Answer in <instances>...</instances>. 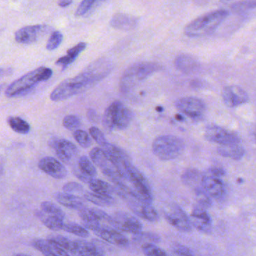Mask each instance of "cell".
<instances>
[{
	"instance_id": "44dd1931",
	"label": "cell",
	"mask_w": 256,
	"mask_h": 256,
	"mask_svg": "<svg viewBox=\"0 0 256 256\" xmlns=\"http://www.w3.org/2000/svg\"><path fill=\"white\" fill-rule=\"evenodd\" d=\"M222 97L224 102L230 108H236L246 103L249 100L248 93L239 86H231L222 90Z\"/></svg>"
},
{
	"instance_id": "836d02e7",
	"label": "cell",
	"mask_w": 256,
	"mask_h": 256,
	"mask_svg": "<svg viewBox=\"0 0 256 256\" xmlns=\"http://www.w3.org/2000/svg\"><path fill=\"white\" fill-rule=\"evenodd\" d=\"M62 230L67 232L72 233L78 237L82 238H86L90 236V232L87 228L79 224H74V222L64 224L62 227Z\"/></svg>"
},
{
	"instance_id": "5b68a950",
	"label": "cell",
	"mask_w": 256,
	"mask_h": 256,
	"mask_svg": "<svg viewBox=\"0 0 256 256\" xmlns=\"http://www.w3.org/2000/svg\"><path fill=\"white\" fill-rule=\"evenodd\" d=\"M160 69V66L154 62H138L132 64L126 69L122 76L120 90L124 93L128 92L137 82L144 80Z\"/></svg>"
},
{
	"instance_id": "277c9868",
	"label": "cell",
	"mask_w": 256,
	"mask_h": 256,
	"mask_svg": "<svg viewBox=\"0 0 256 256\" xmlns=\"http://www.w3.org/2000/svg\"><path fill=\"white\" fill-rule=\"evenodd\" d=\"M52 75V70L50 68H38L12 82L6 90V96L13 98L24 94L39 82L48 80Z\"/></svg>"
},
{
	"instance_id": "9a60e30c",
	"label": "cell",
	"mask_w": 256,
	"mask_h": 256,
	"mask_svg": "<svg viewBox=\"0 0 256 256\" xmlns=\"http://www.w3.org/2000/svg\"><path fill=\"white\" fill-rule=\"evenodd\" d=\"M204 137L208 141L216 143L219 146L236 144L240 141L238 136L236 134L216 126H210L206 128Z\"/></svg>"
},
{
	"instance_id": "f6af8a7d",
	"label": "cell",
	"mask_w": 256,
	"mask_h": 256,
	"mask_svg": "<svg viewBox=\"0 0 256 256\" xmlns=\"http://www.w3.org/2000/svg\"><path fill=\"white\" fill-rule=\"evenodd\" d=\"M90 134L91 136L92 137L93 140L100 146L104 147L106 146L108 143V140L105 137L104 132L97 127H92L90 129Z\"/></svg>"
},
{
	"instance_id": "f1b7e54d",
	"label": "cell",
	"mask_w": 256,
	"mask_h": 256,
	"mask_svg": "<svg viewBox=\"0 0 256 256\" xmlns=\"http://www.w3.org/2000/svg\"><path fill=\"white\" fill-rule=\"evenodd\" d=\"M174 66L180 72L184 74H190L196 69L197 62L190 56L182 54L176 58Z\"/></svg>"
},
{
	"instance_id": "d590c367",
	"label": "cell",
	"mask_w": 256,
	"mask_h": 256,
	"mask_svg": "<svg viewBox=\"0 0 256 256\" xmlns=\"http://www.w3.org/2000/svg\"><path fill=\"white\" fill-rule=\"evenodd\" d=\"M195 194L196 197L197 202H198V206L204 208H208L212 206V200L208 194L204 190L202 186H197L195 188Z\"/></svg>"
},
{
	"instance_id": "74e56055",
	"label": "cell",
	"mask_w": 256,
	"mask_h": 256,
	"mask_svg": "<svg viewBox=\"0 0 256 256\" xmlns=\"http://www.w3.org/2000/svg\"><path fill=\"white\" fill-rule=\"evenodd\" d=\"M74 137L81 147L84 148H88L91 146V137L85 130L78 129L74 131Z\"/></svg>"
},
{
	"instance_id": "d6986e66",
	"label": "cell",
	"mask_w": 256,
	"mask_h": 256,
	"mask_svg": "<svg viewBox=\"0 0 256 256\" xmlns=\"http://www.w3.org/2000/svg\"><path fill=\"white\" fill-rule=\"evenodd\" d=\"M42 171L56 179H63L67 176L68 171L62 162L52 156L42 158L38 162Z\"/></svg>"
},
{
	"instance_id": "7bdbcfd3",
	"label": "cell",
	"mask_w": 256,
	"mask_h": 256,
	"mask_svg": "<svg viewBox=\"0 0 256 256\" xmlns=\"http://www.w3.org/2000/svg\"><path fill=\"white\" fill-rule=\"evenodd\" d=\"M63 36L60 32L55 31L51 34L48 44H46V49L48 50H54L58 48L62 42Z\"/></svg>"
},
{
	"instance_id": "d6a6232c",
	"label": "cell",
	"mask_w": 256,
	"mask_h": 256,
	"mask_svg": "<svg viewBox=\"0 0 256 256\" xmlns=\"http://www.w3.org/2000/svg\"><path fill=\"white\" fill-rule=\"evenodd\" d=\"M8 122L10 128L18 134H27L30 131V124L20 117H10Z\"/></svg>"
},
{
	"instance_id": "ba28073f",
	"label": "cell",
	"mask_w": 256,
	"mask_h": 256,
	"mask_svg": "<svg viewBox=\"0 0 256 256\" xmlns=\"http://www.w3.org/2000/svg\"><path fill=\"white\" fill-rule=\"evenodd\" d=\"M201 185L210 198L220 200L225 194V185L222 173L218 168H212L202 176Z\"/></svg>"
},
{
	"instance_id": "ac0fdd59",
	"label": "cell",
	"mask_w": 256,
	"mask_h": 256,
	"mask_svg": "<svg viewBox=\"0 0 256 256\" xmlns=\"http://www.w3.org/2000/svg\"><path fill=\"white\" fill-rule=\"evenodd\" d=\"M126 202L130 209L142 219L150 222H156L159 220L158 212L152 204L142 202L135 198H130Z\"/></svg>"
},
{
	"instance_id": "4fadbf2b",
	"label": "cell",
	"mask_w": 256,
	"mask_h": 256,
	"mask_svg": "<svg viewBox=\"0 0 256 256\" xmlns=\"http://www.w3.org/2000/svg\"><path fill=\"white\" fill-rule=\"evenodd\" d=\"M114 228L122 232L136 234L142 230V224L136 216L126 212H116L112 216Z\"/></svg>"
},
{
	"instance_id": "816d5d0a",
	"label": "cell",
	"mask_w": 256,
	"mask_h": 256,
	"mask_svg": "<svg viewBox=\"0 0 256 256\" xmlns=\"http://www.w3.org/2000/svg\"><path fill=\"white\" fill-rule=\"evenodd\" d=\"M220 1L222 2V3H228L232 2L233 0H220Z\"/></svg>"
},
{
	"instance_id": "7c38bea8",
	"label": "cell",
	"mask_w": 256,
	"mask_h": 256,
	"mask_svg": "<svg viewBox=\"0 0 256 256\" xmlns=\"http://www.w3.org/2000/svg\"><path fill=\"white\" fill-rule=\"evenodd\" d=\"M112 64L108 58H102L88 64L82 73L92 82L94 85L104 79L110 74Z\"/></svg>"
},
{
	"instance_id": "603a6c76",
	"label": "cell",
	"mask_w": 256,
	"mask_h": 256,
	"mask_svg": "<svg viewBox=\"0 0 256 256\" xmlns=\"http://www.w3.org/2000/svg\"><path fill=\"white\" fill-rule=\"evenodd\" d=\"M138 24V18L124 13L116 14L112 16L110 20L111 26L122 31H130V30H135Z\"/></svg>"
},
{
	"instance_id": "f5cc1de1",
	"label": "cell",
	"mask_w": 256,
	"mask_h": 256,
	"mask_svg": "<svg viewBox=\"0 0 256 256\" xmlns=\"http://www.w3.org/2000/svg\"><path fill=\"white\" fill-rule=\"evenodd\" d=\"M162 110H164V108H160V106L156 108V111H158V112H162Z\"/></svg>"
},
{
	"instance_id": "9c48e42d",
	"label": "cell",
	"mask_w": 256,
	"mask_h": 256,
	"mask_svg": "<svg viewBox=\"0 0 256 256\" xmlns=\"http://www.w3.org/2000/svg\"><path fill=\"white\" fill-rule=\"evenodd\" d=\"M174 106L184 115L194 121H200L204 116L206 104L201 99L195 97H184L174 102Z\"/></svg>"
},
{
	"instance_id": "e0dca14e",
	"label": "cell",
	"mask_w": 256,
	"mask_h": 256,
	"mask_svg": "<svg viewBox=\"0 0 256 256\" xmlns=\"http://www.w3.org/2000/svg\"><path fill=\"white\" fill-rule=\"evenodd\" d=\"M92 231L94 232L96 236L111 244L120 248H126L129 244L127 238L112 227L98 226L93 228Z\"/></svg>"
},
{
	"instance_id": "52a82bcc",
	"label": "cell",
	"mask_w": 256,
	"mask_h": 256,
	"mask_svg": "<svg viewBox=\"0 0 256 256\" xmlns=\"http://www.w3.org/2000/svg\"><path fill=\"white\" fill-rule=\"evenodd\" d=\"M86 90H88V88L85 82L79 75H76L74 78L62 81L60 85L57 86L51 92L50 99L52 102H61Z\"/></svg>"
},
{
	"instance_id": "f35d334b",
	"label": "cell",
	"mask_w": 256,
	"mask_h": 256,
	"mask_svg": "<svg viewBox=\"0 0 256 256\" xmlns=\"http://www.w3.org/2000/svg\"><path fill=\"white\" fill-rule=\"evenodd\" d=\"M232 10L234 12H244L256 8V0H240L232 6Z\"/></svg>"
},
{
	"instance_id": "c3c4849f",
	"label": "cell",
	"mask_w": 256,
	"mask_h": 256,
	"mask_svg": "<svg viewBox=\"0 0 256 256\" xmlns=\"http://www.w3.org/2000/svg\"><path fill=\"white\" fill-rule=\"evenodd\" d=\"M73 1L74 0H60V1H58V4L60 7L64 8L70 6V4L73 2Z\"/></svg>"
},
{
	"instance_id": "83f0119b",
	"label": "cell",
	"mask_w": 256,
	"mask_h": 256,
	"mask_svg": "<svg viewBox=\"0 0 256 256\" xmlns=\"http://www.w3.org/2000/svg\"><path fill=\"white\" fill-rule=\"evenodd\" d=\"M84 197L86 200L100 207H110L116 204V200L112 196L102 195L94 192L85 191Z\"/></svg>"
},
{
	"instance_id": "bcb514c9",
	"label": "cell",
	"mask_w": 256,
	"mask_h": 256,
	"mask_svg": "<svg viewBox=\"0 0 256 256\" xmlns=\"http://www.w3.org/2000/svg\"><path fill=\"white\" fill-rule=\"evenodd\" d=\"M63 192L66 194H72V195H76V194H84V186L80 184L76 183V182H68L63 186Z\"/></svg>"
},
{
	"instance_id": "7402d4cb",
	"label": "cell",
	"mask_w": 256,
	"mask_h": 256,
	"mask_svg": "<svg viewBox=\"0 0 256 256\" xmlns=\"http://www.w3.org/2000/svg\"><path fill=\"white\" fill-rule=\"evenodd\" d=\"M32 245L44 256H70L67 251L48 239H36Z\"/></svg>"
},
{
	"instance_id": "11a10c76",
	"label": "cell",
	"mask_w": 256,
	"mask_h": 256,
	"mask_svg": "<svg viewBox=\"0 0 256 256\" xmlns=\"http://www.w3.org/2000/svg\"><path fill=\"white\" fill-rule=\"evenodd\" d=\"M3 88H4V84H2V85H0V92H1L2 90H3Z\"/></svg>"
},
{
	"instance_id": "7a4b0ae2",
	"label": "cell",
	"mask_w": 256,
	"mask_h": 256,
	"mask_svg": "<svg viewBox=\"0 0 256 256\" xmlns=\"http://www.w3.org/2000/svg\"><path fill=\"white\" fill-rule=\"evenodd\" d=\"M184 149V141L172 134L159 136L152 144L154 154L162 161L176 159L182 154Z\"/></svg>"
},
{
	"instance_id": "f546056e",
	"label": "cell",
	"mask_w": 256,
	"mask_h": 256,
	"mask_svg": "<svg viewBox=\"0 0 256 256\" xmlns=\"http://www.w3.org/2000/svg\"><path fill=\"white\" fill-rule=\"evenodd\" d=\"M88 188L91 190L92 192L96 194H102L105 196H112L116 194L114 186L108 184L104 180L100 179L94 178L92 179L88 184Z\"/></svg>"
},
{
	"instance_id": "5bb4252c",
	"label": "cell",
	"mask_w": 256,
	"mask_h": 256,
	"mask_svg": "<svg viewBox=\"0 0 256 256\" xmlns=\"http://www.w3.org/2000/svg\"><path fill=\"white\" fill-rule=\"evenodd\" d=\"M164 216L167 222L178 231L190 232L192 230V224L189 216L177 204L172 206L170 210L166 212Z\"/></svg>"
},
{
	"instance_id": "ab89813d",
	"label": "cell",
	"mask_w": 256,
	"mask_h": 256,
	"mask_svg": "<svg viewBox=\"0 0 256 256\" xmlns=\"http://www.w3.org/2000/svg\"><path fill=\"white\" fill-rule=\"evenodd\" d=\"M142 251L146 256H168V254L154 244H144Z\"/></svg>"
},
{
	"instance_id": "4dcf8cb0",
	"label": "cell",
	"mask_w": 256,
	"mask_h": 256,
	"mask_svg": "<svg viewBox=\"0 0 256 256\" xmlns=\"http://www.w3.org/2000/svg\"><path fill=\"white\" fill-rule=\"evenodd\" d=\"M218 150V153L222 156L230 158L232 159H240L244 154V149L239 144V143L220 146Z\"/></svg>"
},
{
	"instance_id": "f907efd6",
	"label": "cell",
	"mask_w": 256,
	"mask_h": 256,
	"mask_svg": "<svg viewBox=\"0 0 256 256\" xmlns=\"http://www.w3.org/2000/svg\"><path fill=\"white\" fill-rule=\"evenodd\" d=\"M176 120H178V121L182 122L184 120V117L182 116V115H177L176 116Z\"/></svg>"
},
{
	"instance_id": "1f68e13d",
	"label": "cell",
	"mask_w": 256,
	"mask_h": 256,
	"mask_svg": "<svg viewBox=\"0 0 256 256\" xmlns=\"http://www.w3.org/2000/svg\"><path fill=\"white\" fill-rule=\"evenodd\" d=\"M106 0H82L76 10V16H82L97 8Z\"/></svg>"
},
{
	"instance_id": "8fae6325",
	"label": "cell",
	"mask_w": 256,
	"mask_h": 256,
	"mask_svg": "<svg viewBox=\"0 0 256 256\" xmlns=\"http://www.w3.org/2000/svg\"><path fill=\"white\" fill-rule=\"evenodd\" d=\"M52 31V27L48 25L28 26L18 30L15 34V39L18 43L30 44L40 40Z\"/></svg>"
},
{
	"instance_id": "4316f807",
	"label": "cell",
	"mask_w": 256,
	"mask_h": 256,
	"mask_svg": "<svg viewBox=\"0 0 256 256\" xmlns=\"http://www.w3.org/2000/svg\"><path fill=\"white\" fill-rule=\"evenodd\" d=\"M36 216L40 220L44 225L49 230L54 232L62 230V227L64 224V219L45 213L42 210H37Z\"/></svg>"
},
{
	"instance_id": "6da1fadb",
	"label": "cell",
	"mask_w": 256,
	"mask_h": 256,
	"mask_svg": "<svg viewBox=\"0 0 256 256\" xmlns=\"http://www.w3.org/2000/svg\"><path fill=\"white\" fill-rule=\"evenodd\" d=\"M226 10H216L206 14L186 26L184 33L188 37H202L214 31L228 16Z\"/></svg>"
},
{
	"instance_id": "8992f818",
	"label": "cell",
	"mask_w": 256,
	"mask_h": 256,
	"mask_svg": "<svg viewBox=\"0 0 256 256\" xmlns=\"http://www.w3.org/2000/svg\"><path fill=\"white\" fill-rule=\"evenodd\" d=\"M132 120V112L120 100L109 105L104 116V126L110 131L127 129Z\"/></svg>"
},
{
	"instance_id": "9f6ffc18",
	"label": "cell",
	"mask_w": 256,
	"mask_h": 256,
	"mask_svg": "<svg viewBox=\"0 0 256 256\" xmlns=\"http://www.w3.org/2000/svg\"><path fill=\"white\" fill-rule=\"evenodd\" d=\"M255 137H256V134H255Z\"/></svg>"
},
{
	"instance_id": "681fc988",
	"label": "cell",
	"mask_w": 256,
	"mask_h": 256,
	"mask_svg": "<svg viewBox=\"0 0 256 256\" xmlns=\"http://www.w3.org/2000/svg\"><path fill=\"white\" fill-rule=\"evenodd\" d=\"M10 74V70H4V69L0 68V79L6 76V74Z\"/></svg>"
},
{
	"instance_id": "2e32d148",
	"label": "cell",
	"mask_w": 256,
	"mask_h": 256,
	"mask_svg": "<svg viewBox=\"0 0 256 256\" xmlns=\"http://www.w3.org/2000/svg\"><path fill=\"white\" fill-rule=\"evenodd\" d=\"M73 172L84 183L88 184L97 176V170L91 159L86 156H81L74 164Z\"/></svg>"
},
{
	"instance_id": "ffe728a7",
	"label": "cell",
	"mask_w": 256,
	"mask_h": 256,
	"mask_svg": "<svg viewBox=\"0 0 256 256\" xmlns=\"http://www.w3.org/2000/svg\"><path fill=\"white\" fill-rule=\"evenodd\" d=\"M190 220L192 226L198 231L206 234H208L212 232V219L204 208L200 206H196L191 213Z\"/></svg>"
},
{
	"instance_id": "cb8c5ba5",
	"label": "cell",
	"mask_w": 256,
	"mask_h": 256,
	"mask_svg": "<svg viewBox=\"0 0 256 256\" xmlns=\"http://www.w3.org/2000/svg\"><path fill=\"white\" fill-rule=\"evenodd\" d=\"M73 256H102L100 246L85 240H75L70 254Z\"/></svg>"
},
{
	"instance_id": "d4e9b609",
	"label": "cell",
	"mask_w": 256,
	"mask_h": 256,
	"mask_svg": "<svg viewBox=\"0 0 256 256\" xmlns=\"http://www.w3.org/2000/svg\"><path fill=\"white\" fill-rule=\"evenodd\" d=\"M55 198L60 204L68 208L80 210L86 207L84 200L76 195L66 194L64 192H58L56 194Z\"/></svg>"
},
{
	"instance_id": "484cf974",
	"label": "cell",
	"mask_w": 256,
	"mask_h": 256,
	"mask_svg": "<svg viewBox=\"0 0 256 256\" xmlns=\"http://www.w3.org/2000/svg\"><path fill=\"white\" fill-rule=\"evenodd\" d=\"M86 48V44L85 42H80L76 46L70 48L68 50L67 54L64 56L61 57L57 60L56 64L57 66H61L63 70L68 67L70 64L74 62L78 58V56Z\"/></svg>"
},
{
	"instance_id": "7dc6e473",
	"label": "cell",
	"mask_w": 256,
	"mask_h": 256,
	"mask_svg": "<svg viewBox=\"0 0 256 256\" xmlns=\"http://www.w3.org/2000/svg\"><path fill=\"white\" fill-rule=\"evenodd\" d=\"M88 114V120H90V121L92 122H94L96 121L97 114H96V112H94L93 110H88V114Z\"/></svg>"
},
{
	"instance_id": "8d00e7d4",
	"label": "cell",
	"mask_w": 256,
	"mask_h": 256,
	"mask_svg": "<svg viewBox=\"0 0 256 256\" xmlns=\"http://www.w3.org/2000/svg\"><path fill=\"white\" fill-rule=\"evenodd\" d=\"M132 238L135 242H144V244H154L160 242V237L158 234L142 232L134 234Z\"/></svg>"
},
{
	"instance_id": "ee69618b",
	"label": "cell",
	"mask_w": 256,
	"mask_h": 256,
	"mask_svg": "<svg viewBox=\"0 0 256 256\" xmlns=\"http://www.w3.org/2000/svg\"><path fill=\"white\" fill-rule=\"evenodd\" d=\"M200 178V174L197 170H188L183 174L182 179L184 183L188 185H194Z\"/></svg>"
},
{
	"instance_id": "b9f144b4",
	"label": "cell",
	"mask_w": 256,
	"mask_h": 256,
	"mask_svg": "<svg viewBox=\"0 0 256 256\" xmlns=\"http://www.w3.org/2000/svg\"><path fill=\"white\" fill-rule=\"evenodd\" d=\"M63 126L69 130H76L81 126V121L79 117L74 115L66 116L63 118Z\"/></svg>"
},
{
	"instance_id": "e575fe53",
	"label": "cell",
	"mask_w": 256,
	"mask_h": 256,
	"mask_svg": "<svg viewBox=\"0 0 256 256\" xmlns=\"http://www.w3.org/2000/svg\"><path fill=\"white\" fill-rule=\"evenodd\" d=\"M40 208L44 212L49 214L58 216L62 219H64L66 218V214L62 210L61 208L51 202H43L40 204Z\"/></svg>"
},
{
	"instance_id": "3957f363",
	"label": "cell",
	"mask_w": 256,
	"mask_h": 256,
	"mask_svg": "<svg viewBox=\"0 0 256 256\" xmlns=\"http://www.w3.org/2000/svg\"><path fill=\"white\" fill-rule=\"evenodd\" d=\"M127 182L130 188L132 198L142 202L152 204L153 195L150 185L142 173L131 161L126 166V183Z\"/></svg>"
},
{
	"instance_id": "30bf717a",
	"label": "cell",
	"mask_w": 256,
	"mask_h": 256,
	"mask_svg": "<svg viewBox=\"0 0 256 256\" xmlns=\"http://www.w3.org/2000/svg\"><path fill=\"white\" fill-rule=\"evenodd\" d=\"M50 146L55 150L60 160L64 164L72 165L78 154L76 146L64 138H54L50 141Z\"/></svg>"
},
{
	"instance_id": "60d3db41",
	"label": "cell",
	"mask_w": 256,
	"mask_h": 256,
	"mask_svg": "<svg viewBox=\"0 0 256 256\" xmlns=\"http://www.w3.org/2000/svg\"><path fill=\"white\" fill-rule=\"evenodd\" d=\"M171 256H198L194 251L184 245L176 244L171 250Z\"/></svg>"
},
{
	"instance_id": "db71d44e",
	"label": "cell",
	"mask_w": 256,
	"mask_h": 256,
	"mask_svg": "<svg viewBox=\"0 0 256 256\" xmlns=\"http://www.w3.org/2000/svg\"><path fill=\"white\" fill-rule=\"evenodd\" d=\"M14 256H31L26 255V254H16V255H15Z\"/></svg>"
}]
</instances>
